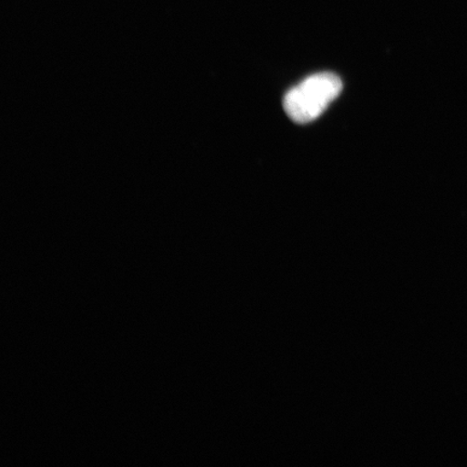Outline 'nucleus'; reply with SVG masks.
Wrapping results in <instances>:
<instances>
[{"label":"nucleus","mask_w":467,"mask_h":467,"mask_svg":"<svg viewBox=\"0 0 467 467\" xmlns=\"http://www.w3.org/2000/svg\"><path fill=\"white\" fill-rule=\"evenodd\" d=\"M342 88V81L336 74L318 73L309 76L285 93V113L297 124L314 121L340 96Z\"/></svg>","instance_id":"1"}]
</instances>
